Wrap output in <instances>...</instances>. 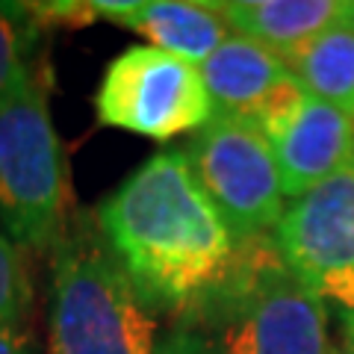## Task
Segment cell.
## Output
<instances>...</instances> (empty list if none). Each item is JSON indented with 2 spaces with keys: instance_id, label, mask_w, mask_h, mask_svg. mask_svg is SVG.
<instances>
[{
  "instance_id": "18",
  "label": "cell",
  "mask_w": 354,
  "mask_h": 354,
  "mask_svg": "<svg viewBox=\"0 0 354 354\" xmlns=\"http://www.w3.org/2000/svg\"><path fill=\"white\" fill-rule=\"evenodd\" d=\"M346 21L354 27V0H346Z\"/></svg>"
},
{
  "instance_id": "14",
  "label": "cell",
  "mask_w": 354,
  "mask_h": 354,
  "mask_svg": "<svg viewBox=\"0 0 354 354\" xmlns=\"http://www.w3.org/2000/svg\"><path fill=\"white\" fill-rule=\"evenodd\" d=\"M32 310V278L27 257L12 239L0 234V322L24 325Z\"/></svg>"
},
{
  "instance_id": "16",
  "label": "cell",
  "mask_w": 354,
  "mask_h": 354,
  "mask_svg": "<svg viewBox=\"0 0 354 354\" xmlns=\"http://www.w3.org/2000/svg\"><path fill=\"white\" fill-rule=\"evenodd\" d=\"M0 354H32L24 325H3L0 322Z\"/></svg>"
},
{
  "instance_id": "2",
  "label": "cell",
  "mask_w": 354,
  "mask_h": 354,
  "mask_svg": "<svg viewBox=\"0 0 354 354\" xmlns=\"http://www.w3.org/2000/svg\"><path fill=\"white\" fill-rule=\"evenodd\" d=\"M48 354H162L157 313L97 227L77 213L53 248Z\"/></svg>"
},
{
  "instance_id": "10",
  "label": "cell",
  "mask_w": 354,
  "mask_h": 354,
  "mask_svg": "<svg viewBox=\"0 0 354 354\" xmlns=\"http://www.w3.org/2000/svg\"><path fill=\"white\" fill-rule=\"evenodd\" d=\"M113 24L136 30L151 48L189 65H201L234 36L218 3L207 0H136L130 12L113 18Z\"/></svg>"
},
{
  "instance_id": "15",
  "label": "cell",
  "mask_w": 354,
  "mask_h": 354,
  "mask_svg": "<svg viewBox=\"0 0 354 354\" xmlns=\"http://www.w3.org/2000/svg\"><path fill=\"white\" fill-rule=\"evenodd\" d=\"M36 27H86L97 21L92 0H53V3H24Z\"/></svg>"
},
{
  "instance_id": "3",
  "label": "cell",
  "mask_w": 354,
  "mask_h": 354,
  "mask_svg": "<svg viewBox=\"0 0 354 354\" xmlns=\"http://www.w3.org/2000/svg\"><path fill=\"white\" fill-rule=\"evenodd\" d=\"M192 307L209 325V354H334L325 301L272 234L239 239L227 278Z\"/></svg>"
},
{
  "instance_id": "4",
  "label": "cell",
  "mask_w": 354,
  "mask_h": 354,
  "mask_svg": "<svg viewBox=\"0 0 354 354\" xmlns=\"http://www.w3.org/2000/svg\"><path fill=\"white\" fill-rule=\"evenodd\" d=\"M68 169L50 115V68L32 59L0 104V234L50 251L68 230Z\"/></svg>"
},
{
  "instance_id": "5",
  "label": "cell",
  "mask_w": 354,
  "mask_h": 354,
  "mask_svg": "<svg viewBox=\"0 0 354 354\" xmlns=\"http://www.w3.org/2000/svg\"><path fill=\"white\" fill-rule=\"evenodd\" d=\"M97 124L153 142L198 133L213 121V104L198 65L151 44H133L106 65L95 92Z\"/></svg>"
},
{
  "instance_id": "1",
  "label": "cell",
  "mask_w": 354,
  "mask_h": 354,
  "mask_svg": "<svg viewBox=\"0 0 354 354\" xmlns=\"http://www.w3.org/2000/svg\"><path fill=\"white\" fill-rule=\"evenodd\" d=\"M106 245L153 307H192L227 278L239 239L183 151L139 165L95 209Z\"/></svg>"
},
{
  "instance_id": "12",
  "label": "cell",
  "mask_w": 354,
  "mask_h": 354,
  "mask_svg": "<svg viewBox=\"0 0 354 354\" xmlns=\"http://www.w3.org/2000/svg\"><path fill=\"white\" fill-rule=\"evenodd\" d=\"M286 65L307 95L354 118V27L346 18L286 57Z\"/></svg>"
},
{
  "instance_id": "9",
  "label": "cell",
  "mask_w": 354,
  "mask_h": 354,
  "mask_svg": "<svg viewBox=\"0 0 354 354\" xmlns=\"http://www.w3.org/2000/svg\"><path fill=\"white\" fill-rule=\"evenodd\" d=\"M216 115L254 124L260 109L295 77L283 57L245 36H227L209 59L198 65Z\"/></svg>"
},
{
  "instance_id": "8",
  "label": "cell",
  "mask_w": 354,
  "mask_h": 354,
  "mask_svg": "<svg viewBox=\"0 0 354 354\" xmlns=\"http://www.w3.org/2000/svg\"><path fill=\"white\" fill-rule=\"evenodd\" d=\"M278 160L286 198H298L354 165V118L307 95L301 83L283 86L254 118Z\"/></svg>"
},
{
  "instance_id": "17",
  "label": "cell",
  "mask_w": 354,
  "mask_h": 354,
  "mask_svg": "<svg viewBox=\"0 0 354 354\" xmlns=\"http://www.w3.org/2000/svg\"><path fill=\"white\" fill-rule=\"evenodd\" d=\"M334 354H354V330H346V342Z\"/></svg>"
},
{
  "instance_id": "7",
  "label": "cell",
  "mask_w": 354,
  "mask_h": 354,
  "mask_svg": "<svg viewBox=\"0 0 354 354\" xmlns=\"http://www.w3.org/2000/svg\"><path fill=\"white\" fill-rule=\"evenodd\" d=\"M272 236L290 269L354 330V165L298 195Z\"/></svg>"
},
{
  "instance_id": "13",
  "label": "cell",
  "mask_w": 354,
  "mask_h": 354,
  "mask_svg": "<svg viewBox=\"0 0 354 354\" xmlns=\"http://www.w3.org/2000/svg\"><path fill=\"white\" fill-rule=\"evenodd\" d=\"M39 27L30 18L24 3H0V104L15 88L27 65L36 59Z\"/></svg>"
},
{
  "instance_id": "11",
  "label": "cell",
  "mask_w": 354,
  "mask_h": 354,
  "mask_svg": "<svg viewBox=\"0 0 354 354\" xmlns=\"http://www.w3.org/2000/svg\"><path fill=\"white\" fill-rule=\"evenodd\" d=\"M218 12L230 32L286 59L319 32L339 24L346 18V0H225Z\"/></svg>"
},
{
  "instance_id": "6",
  "label": "cell",
  "mask_w": 354,
  "mask_h": 354,
  "mask_svg": "<svg viewBox=\"0 0 354 354\" xmlns=\"http://www.w3.org/2000/svg\"><path fill=\"white\" fill-rule=\"evenodd\" d=\"M183 157L236 239L278 227L286 213V192L269 139L254 124L213 115L192 136Z\"/></svg>"
}]
</instances>
